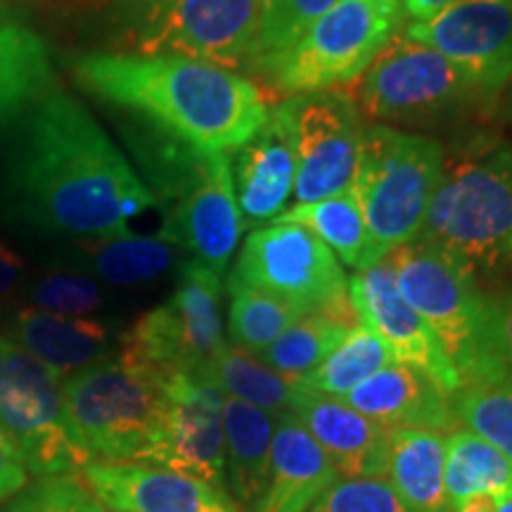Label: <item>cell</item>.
Listing matches in <instances>:
<instances>
[{
  "label": "cell",
  "mask_w": 512,
  "mask_h": 512,
  "mask_svg": "<svg viewBox=\"0 0 512 512\" xmlns=\"http://www.w3.org/2000/svg\"><path fill=\"white\" fill-rule=\"evenodd\" d=\"M399 292L430 325L460 384L496 380L486 342V294L458 256L415 238L387 256Z\"/></svg>",
  "instance_id": "cell-7"
},
{
  "label": "cell",
  "mask_w": 512,
  "mask_h": 512,
  "mask_svg": "<svg viewBox=\"0 0 512 512\" xmlns=\"http://www.w3.org/2000/svg\"><path fill=\"white\" fill-rule=\"evenodd\" d=\"M275 415L252 403L223 399V434H226V489L238 508L259 505L268 482Z\"/></svg>",
  "instance_id": "cell-26"
},
{
  "label": "cell",
  "mask_w": 512,
  "mask_h": 512,
  "mask_svg": "<svg viewBox=\"0 0 512 512\" xmlns=\"http://www.w3.org/2000/svg\"><path fill=\"white\" fill-rule=\"evenodd\" d=\"M221 275L200 261L181 264L176 292L157 309L140 316L121 337L119 356L159 375L209 370L226 347L221 318Z\"/></svg>",
  "instance_id": "cell-11"
},
{
  "label": "cell",
  "mask_w": 512,
  "mask_h": 512,
  "mask_svg": "<svg viewBox=\"0 0 512 512\" xmlns=\"http://www.w3.org/2000/svg\"><path fill=\"white\" fill-rule=\"evenodd\" d=\"M403 17L401 0H339L294 46L264 57L254 72L290 98L349 86L401 34Z\"/></svg>",
  "instance_id": "cell-8"
},
{
  "label": "cell",
  "mask_w": 512,
  "mask_h": 512,
  "mask_svg": "<svg viewBox=\"0 0 512 512\" xmlns=\"http://www.w3.org/2000/svg\"><path fill=\"white\" fill-rule=\"evenodd\" d=\"M349 299L358 323L368 325L392 349L396 361L422 370L448 396L463 387L430 325L403 299L387 259L349 275Z\"/></svg>",
  "instance_id": "cell-17"
},
{
  "label": "cell",
  "mask_w": 512,
  "mask_h": 512,
  "mask_svg": "<svg viewBox=\"0 0 512 512\" xmlns=\"http://www.w3.org/2000/svg\"><path fill=\"white\" fill-rule=\"evenodd\" d=\"M233 181L242 228L273 226L287 211L297 183L290 105L268 107V117L259 131L233 152Z\"/></svg>",
  "instance_id": "cell-18"
},
{
  "label": "cell",
  "mask_w": 512,
  "mask_h": 512,
  "mask_svg": "<svg viewBox=\"0 0 512 512\" xmlns=\"http://www.w3.org/2000/svg\"><path fill=\"white\" fill-rule=\"evenodd\" d=\"M358 325L356 311H306L259 358L275 373L302 382Z\"/></svg>",
  "instance_id": "cell-30"
},
{
  "label": "cell",
  "mask_w": 512,
  "mask_h": 512,
  "mask_svg": "<svg viewBox=\"0 0 512 512\" xmlns=\"http://www.w3.org/2000/svg\"><path fill=\"white\" fill-rule=\"evenodd\" d=\"M446 496L448 505L489 496L496 501L512 498V463L470 430H453L446 439Z\"/></svg>",
  "instance_id": "cell-29"
},
{
  "label": "cell",
  "mask_w": 512,
  "mask_h": 512,
  "mask_svg": "<svg viewBox=\"0 0 512 512\" xmlns=\"http://www.w3.org/2000/svg\"><path fill=\"white\" fill-rule=\"evenodd\" d=\"M494 512H512V498H505V501L498 503Z\"/></svg>",
  "instance_id": "cell-43"
},
{
  "label": "cell",
  "mask_w": 512,
  "mask_h": 512,
  "mask_svg": "<svg viewBox=\"0 0 512 512\" xmlns=\"http://www.w3.org/2000/svg\"><path fill=\"white\" fill-rule=\"evenodd\" d=\"M157 207L119 147L74 95L53 88L0 157V221L67 240L128 233Z\"/></svg>",
  "instance_id": "cell-1"
},
{
  "label": "cell",
  "mask_w": 512,
  "mask_h": 512,
  "mask_svg": "<svg viewBox=\"0 0 512 512\" xmlns=\"http://www.w3.org/2000/svg\"><path fill=\"white\" fill-rule=\"evenodd\" d=\"M5 12H8V0H0V24H5Z\"/></svg>",
  "instance_id": "cell-44"
},
{
  "label": "cell",
  "mask_w": 512,
  "mask_h": 512,
  "mask_svg": "<svg viewBox=\"0 0 512 512\" xmlns=\"http://www.w3.org/2000/svg\"><path fill=\"white\" fill-rule=\"evenodd\" d=\"M0 432L36 479L72 477L93 463L69 422L62 377L5 335H0Z\"/></svg>",
  "instance_id": "cell-9"
},
{
  "label": "cell",
  "mask_w": 512,
  "mask_h": 512,
  "mask_svg": "<svg viewBox=\"0 0 512 512\" xmlns=\"http://www.w3.org/2000/svg\"><path fill=\"white\" fill-rule=\"evenodd\" d=\"M446 439L430 430H389L384 479L415 512H451L446 496Z\"/></svg>",
  "instance_id": "cell-27"
},
{
  "label": "cell",
  "mask_w": 512,
  "mask_h": 512,
  "mask_svg": "<svg viewBox=\"0 0 512 512\" xmlns=\"http://www.w3.org/2000/svg\"><path fill=\"white\" fill-rule=\"evenodd\" d=\"M27 302L31 309L55 313V316L88 318L105 302V292L91 275L57 266L31 280L27 287Z\"/></svg>",
  "instance_id": "cell-35"
},
{
  "label": "cell",
  "mask_w": 512,
  "mask_h": 512,
  "mask_svg": "<svg viewBox=\"0 0 512 512\" xmlns=\"http://www.w3.org/2000/svg\"><path fill=\"white\" fill-rule=\"evenodd\" d=\"M29 484V472L12 441L0 432V503L10 501Z\"/></svg>",
  "instance_id": "cell-40"
},
{
  "label": "cell",
  "mask_w": 512,
  "mask_h": 512,
  "mask_svg": "<svg viewBox=\"0 0 512 512\" xmlns=\"http://www.w3.org/2000/svg\"><path fill=\"white\" fill-rule=\"evenodd\" d=\"M79 475L114 512H242L226 491L159 465L93 460Z\"/></svg>",
  "instance_id": "cell-19"
},
{
  "label": "cell",
  "mask_w": 512,
  "mask_h": 512,
  "mask_svg": "<svg viewBox=\"0 0 512 512\" xmlns=\"http://www.w3.org/2000/svg\"><path fill=\"white\" fill-rule=\"evenodd\" d=\"M3 512H107L86 484L72 477L38 479L10 498Z\"/></svg>",
  "instance_id": "cell-37"
},
{
  "label": "cell",
  "mask_w": 512,
  "mask_h": 512,
  "mask_svg": "<svg viewBox=\"0 0 512 512\" xmlns=\"http://www.w3.org/2000/svg\"><path fill=\"white\" fill-rule=\"evenodd\" d=\"M181 247L157 230L155 235L121 233L107 238L72 240V247L55 259L57 266L98 275L112 285H143L162 278L176 264Z\"/></svg>",
  "instance_id": "cell-24"
},
{
  "label": "cell",
  "mask_w": 512,
  "mask_h": 512,
  "mask_svg": "<svg viewBox=\"0 0 512 512\" xmlns=\"http://www.w3.org/2000/svg\"><path fill=\"white\" fill-rule=\"evenodd\" d=\"M335 465L292 411L275 415L268 482L254 512H309L339 482Z\"/></svg>",
  "instance_id": "cell-22"
},
{
  "label": "cell",
  "mask_w": 512,
  "mask_h": 512,
  "mask_svg": "<svg viewBox=\"0 0 512 512\" xmlns=\"http://www.w3.org/2000/svg\"><path fill=\"white\" fill-rule=\"evenodd\" d=\"M259 62L302 38L339 0H259Z\"/></svg>",
  "instance_id": "cell-36"
},
{
  "label": "cell",
  "mask_w": 512,
  "mask_h": 512,
  "mask_svg": "<svg viewBox=\"0 0 512 512\" xmlns=\"http://www.w3.org/2000/svg\"><path fill=\"white\" fill-rule=\"evenodd\" d=\"M486 342L501 377L512 375V287L486 294Z\"/></svg>",
  "instance_id": "cell-39"
},
{
  "label": "cell",
  "mask_w": 512,
  "mask_h": 512,
  "mask_svg": "<svg viewBox=\"0 0 512 512\" xmlns=\"http://www.w3.org/2000/svg\"><path fill=\"white\" fill-rule=\"evenodd\" d=\"M287 105L297 155L294 200L311 204L347 192L363 131L354 100L347 93L323 91L292 95Z\"/></svg>",
  "instance_id": "cell-16"
},
{
  "label": "cell",
  "mask_w": 512,
  "mask_h": 512,
  "mask_svg": "<svg viewBox=\"0 0 512 512\" xmlns=\"http://www.w3.org/2000/svg\"><path fill=\"white\" fill-rule=\"evenodd\" d=\"M354 95L358 114L384 126L446 119L482 100L456 64L403 31L358 79Z\"/></svg>",
  "instance_id": "cell-12"
},
{
  "label": "cell",
  "mask_w": 512,
  "mask_h": 512,
  "mask_svg": "<svg viewBox=\"0 0 512 512\" xmlns=\"http://www.w3.org/2000/svg\"><path fill=\"white\" fill-rule=\"evenodd\" d=\"M230 278L306 311H354L349 275L311 230L273 223L247 235Z\"/></svg>",
  "instance_id": "cell-13"
},
{
  "label": "cell",
  "mask_w": 512,
  "mask_h": 512,
  "mask_svg": "<svg viewBox=\"0 0 512 512\" xmlns=\"http://www.w3.org/2000/svg\"><path fill=\"white\" fill-rule=\"evenodd\" d=\"M211 380L219 384L223 396L238 399L273 415L292 411L294 396L302 382L275 373L259 356L226 344L209 363Z\"/></svg>",
  "instance_id": "cell-31"
},
{
  "label": "cell",
  "mask_w": 512,
  "mask_h": 512,
  "mask_svg": "<svg viewBox=\"0 0 512 512\" xmlns=\"http://www.w3.org/2000/svg\"><path fill=\"white\" fill-rule=\"evenodd\" d=\"M309 512H415L387 479H339Z\"/></svg>",
  "instance_id": "cell-38"
},
{
  "label": "cell",
  "mask_w": 512,
  "mask_h": 512,
  "mask_svg": "<svg viewBox=\"0 0 512 512\" xmlns=\"http://www.w3.org/2000/svg\"><path fill=\"white\" fill-rule=\"evenodd\" d=\"M394 361L392 349L368 325L358 323L344 335L335 351L304 377L302 384L311 392L344 399L351 389Z\"/></svg>",
  "instance_id": "cell-32"
},
{
  "label": "cell",
  "mask_w": 512,
  "mask_h": 512,
  "mask_svg": "<svg viewBox=\"0 0 512 512\" xmlns=\"http://www.w3.org/2000/svg\"><path fill=\"white\" fill-rule=\"evenodd\" d=\"M453 3H458V0H401L403 12L411 15L413 22H425V19L439 15L441 10H446Z\"/></svg>",
  "instance_id": "cell-42"
},
{
  "label": "cell",
  "mask_w": 512,
  "mask_h": 512,
  "mask_svg": "<svg viewBox=\"0 0 512 512\" xmlns=\"http://www.w3.org/2000/svg\"><path fill=\"white\" fill-rule=\"evenodd\" d=\"M74 76L88 93L204 152L233 155L268 117L264 93L247 76L181 55H83Z\"/></svg>",
  "instance_id": "cell-2"
},
{
  "label": "cell",
  "mask_w": 512,
  "mask_h": 512,
  "mask_svg": "<svg viewBox=\"0 0 512 512\" xmlns=\"http://www.w3.org/2000/svg\"><path fill=\"white\" fill-rule=\"evenodd\" d=\"M24 275H27V266L22 256L10 245L0 242V309L15 297L24 283Z\"/></svg>",
  "instance_id": "cell-41"
},
{
  "label": "cell",
  "mask_w": 512,
  "mask_h": 512,
  "mask_svg": "<svg viewBox=\"0 0 512 512\" xmlns=\"http://www.w3.org/2000/svg\"><path fill=\"white\" fill-rule=\"evenodd\" d=\"M275 223H292V226L311 230L337 256L339 264L354 271H366L387 259L370 235L351 190L320 202L294 204Z\"/></svg>",
  "instance_id": "cell-28"
},
{
  "label": "cell",
  "mask_w": 512,
  "mask_h": 512,
  "mask_svg": "<svg viewBox=\"0 0 512 512\" xmlns=\"http://www.w3.org/2000/svg\"><path fill=\"white\" fill-rule=\"evenodd\" d=\"M259 0H140L131 24L136 55H181L216 67L256 69Z\"/></svg>",
  "instance_id": "cell-10"
},
{
  "label": "cell",
  "mask_w": 512,
  "mask_h": 512,
  "mask_svg": "<svg viewBox=\"0 0 512 512\" xmlns=\"http://www.w3.org/2000/svg\"><path fill=\"white\" fill-rule=\"evenodd\" d=\"M453 62L482 100L512 81V0H458L403 31Z\"/></svg>",
  "instance_id": "cell-15"
},
{
  "label": "cell",
  "mask_w": 512,
  "mask_h": 512,
  "mask_svg": "<svg viewBox=\"0 0 512 512\" xmlns=\"http://www.w3.org/2000/svg\"><path fill=\"white\" fill-rule=\"evenodd\" d=\"M228 335L235 347L259 356L290 325L302 316V309L256 290L228 275Z\"/></svg>",
  "instance_id": "cell-33"
},
{
  "label": "cell",
  "mask_w": 512,
  "mask_h": 512,
  "mask_svg": "<svg viewBox=\"0 0 512 512\" xmlns=\"http://www.w3.org/2000/svg\"><path fill=\"white\" fill-rule=\"evenodd\" d=\"M420 240L477 275L512 278V147L477 143L444 162Z\"/></svg>",
  "instance_id": "cell-4"
},
{
  "label": "cell",
  "mask_w": 512,
  "mask_h": 512,
  "mask_svg": "<svg viewBox=\"0 0 512 512\" xmlns=\"http://www.w3.org/2000/svg\"><path fill=\"white\" fill-rule=\"evenodd\" d=\"M62 394L76 437L93 460L147 463L162 432L164 375L117 356L69 375Z\"/></svg>",
  "instance_id": "cell-6"
},
{
  "label": "cell",
  "mask_w": 512,
  "mask_h": 512,
  "mask_svg": "<svg viewBox=\"0 0 512 512\" xmlns=\"http://www.w3.org/2000/svg\"><path fill=\"white\" fill-rule=\"evenodd\" d=\"M451 406L465 430L496 446L512 463V375L460 387Z\"/></svg>",
  "instance_id": "cell-34"
},
{
  "label": "cell",
  "mask_w": 512,
  "mask_h": 512,
  "mask_svg": "<svg viewBox=\"0 0 512 512\" xmlns=\"http://www.w3.org/2000/svg\"><path fill=\"white\" fill-rule=\"evenodd\" d=\"M292 413L304 422L342 479H380L387 470L389 430L377 425L344 399L311 392L304 384L294 396Z\"/></svg>",
  "instance_id": "cell-20"
},
{
  "label": "cell",
  "mask_w": 512,
  "mask_h": 512,
  "mask_svg": "<svg viewBox=\"0 0 512 512\" xmlns=\"http://www.w3.org/2000/svg\"><path fill=\"white\" fill-rule=\"evenodd\" d=\"M166 408L162 432L147 463L202 479L226 491L223 392L209 370L164 375Z\"/></svg>",
  "instance_id": "cell-14"
},
{
  "label": "cell",
  "mask_w": 512,
  "mask_h": 512,
  "mask_svg": "<svg viewBox=\"0 0 512 512\" xmlns=\"http://www.w3.org/2000/svg\"><path fill=\"white\" fill-rule=\"evenodd\" d=\"M441 174L439 140L384 124L363 126L349 190L384 256L418 238Z\"/></svg>",
  "instance_id": "cell-5"
},
{
  "label": "cell",
  "mask_w": 512,
  "mask_h": 512,
  "mask_svg": "<svg viewBox=\"0 0 512 512\" xmlns=\"http://www.w3.org/2000/svg\"><path fill=\"white\" fill-rule=\"evenodd\" d=\"M138 126L131 147L164 207L159 233L223 278L245 233L230 155L197 150L150 121Z\"/></svg>",
  "instance_id": "cell-3"
},
{
  "label": "cell",
  "mask_w": 512,
  "mask_h": 512,
  "mask_svg": "<svg viewBox=\"0 0 512 512\" xmlns=\"http://www.w3.org/2000/svg\"><path fill=\"white\" fill-rule=\"evenodd\" d=\"M55 88L43 38L19 24H0V157L31 107Z\"/></svg>",
  "instance_id": "cell-25"
},
{
  "label": "cell",
  "mask_w": 512,
  "mask_h": 512,
  "mask_svg": "<svg viewBox=\"0 0 512 512\" xmlns=\"http://www.w3.org/2000/svg\"><path fill=\"white\" fill-rule=\"evenodd\" d=\"M512 83V81H510ZM512 88V86H510ZM508 110H510V114H512V91H510V102H508Z\"/></svg>",
  "instance_id": "cell-45"
},
{
  "label": "cell",
  "mask_w": 512,
  "mask_h": 512,
  "mask_svg": "<svg viewBox=\"0 0 512 512\" xmlns=\"http://www.w3.org/2000/svg\"><path fill=\"white\" fill-rule=\"evenodd\" d=\"M5 337L60 377L107 361L114 349L112 332L100 320L55 316L31 306L12 313Z\"/></svg>",
  "instance_id": "cell-23"
},
{
  "label": "cell",
  "mask_w": 512,
  "mask_h": 512,
  "mask_svg": "<svg viewBox=\"0 0 512 512\" xmlns=\"http://www.w3.org/2000/svg\"><path fill=\"white\" fill-rule=\"evenodd\" d=\"M344 401L384 430H458L451 396L422 370L399 361L363 380Z\"/></svg>",
  "instance_id": "cell-21"
}]
</instances>
